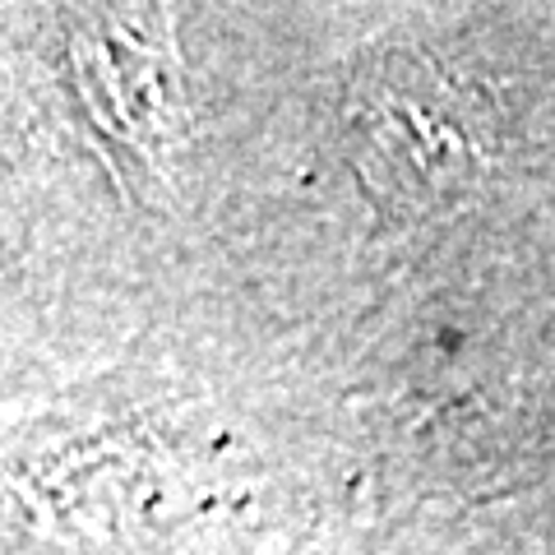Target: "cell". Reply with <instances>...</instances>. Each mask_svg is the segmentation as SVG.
<instances>
[{
  "label": "cell",
  "instance_id": "1",
  "mask_svg": "<svg viewBox=\"0 0 555 555\" xmlns=\"http://www.w3.org/2000/svg\"><path fill=\"white\" fill-rule=\"evenodd\" d=\"M343 139L361 190L393 218H444L473 199L500 158L486 89L436 56L393 47L352 75Z\"/></svg>",
  "mask_w": 555,
  "mask_h": 555
}]
</instances>
